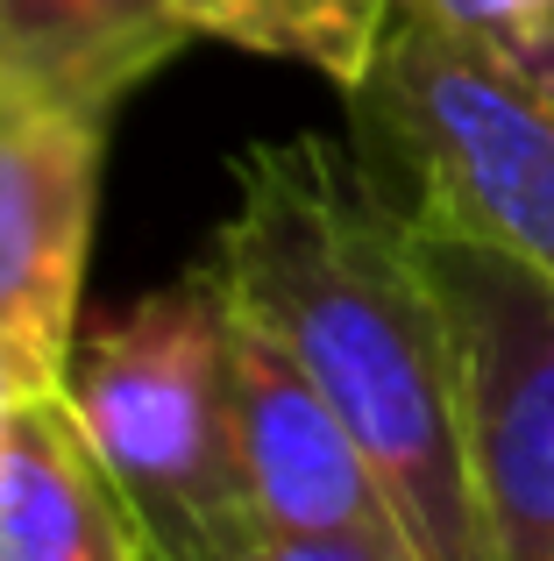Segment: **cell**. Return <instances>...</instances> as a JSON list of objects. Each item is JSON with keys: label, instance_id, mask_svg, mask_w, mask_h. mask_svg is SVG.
I'll list each match as a JSON object with an SVG mask.
<instances>
[{"label": "cell", "instance_id": "cell-1", "mask_svg": "<svg viewBox=\"0 0 554 561\" xmlns=\"http://www.w3.org/2000/svg\"><path fill=\"white\" fill-rule=\"evenodd\" d=\"M235 299L327 391L370 455L413 561H498L462 405V348L405 206L362 150L327 136L256 142L213 234Z\"/></svg>", "mask_w": 554, "mask_h": 561}, {"label": "cell", "instance_id": "cell-2", "mask_svg": "<svg viewBox=\"0 0 554 561\" xmlns=\"http://www.w3.org/2000/svg\"><path fill=\"white\" fill-rule=\"evenodd\" d=\"M235 291L221 256L178 271L71 342L65 405L157 561H242L264 540L242 477L235 383H228Z\"/></svg>", "mask_w": 554, "mask_h": 561}, {"label": "cell", "instance_id": "cell-3", "mask_svg": "<svg viewBox=\"0 0 554 561\" xmlns=\"http://www.w3.org/2000/svg\"><path fill=\"white\" fill-rule=\"evenodd\" d=\"M348 114L362 164L413 220L554 277V85L399 8Z\"/></svg>", "mask_w": 554, "mask_h": 561}, {"label": "cell", "instance_id": "cell-4", "mask_svg": "<svg viewBox=\"0 0 554 561\" xmlns=\"http://www.w3.org/2000/svg\"><path fill=\"white\" fill-rule=\"evenodd\" d=\"M413 242L455 320L490 554L554 561V277L427 220Z\"/></svg>", "mask_w": 554, "mask_h": 561}, {"label": "cell", "instance_id": "cell-5", "mask_svg": "<svg viewBox=\"0 0 554 561\" xmlns=\"http://www.w3.org/2000/svg\"><path fill=\"white\" fill-rule=\"evenodd\" d=\"M100 150L107 122L0 71V370L14 391H65Z\"/></svg>", "mask_w": 554, "mask_h": 561}, {"label": "cell", "instance_id": "cell-6", "mask_svg": "<svg viewBox=\"0 0 554 561\" xmlns=\"http://www.w3.org/2000/svg\"><path fill=\"white\" fill-rule=\"evenodd\" d=\"M228 383H235L242 477H250L264 540H356L391 561H413L370 455L356 448L327 391L299 370V356L242 299L228 328Z\"/></svg>", "mask_w": 554, "mask_h": 561}, {"label": "cell", "instance_id": "cell-7", "mask_svg": "<svg viewBox=\"0 0 554 561\" xmlns=\"http://www.w3.org/2000/svg\"><path fill=\"white\" fill-rule=\"evenodd\" d=\"M0 561H142L65 391L0 412Z\"/></svg>", "mask_w": 554, "mask_h": 561}, {"label": "cell", "instance_id": "cell-8", "mask_svg": "<svg viewBox=\"0 0 554 561\" xmlns=\"http://www.w3.org/2000/svg\"><path fill=\"white\" fill-rule=\"evenodd\" d=\"M193 43L178 0H0V71L114 122L157 65Z\"/></svg>", "mask_w": 554, "mask_h": 561}, {"label": "cell", "instance_id": "cell-9", "mask_svg": "<svg viewBox=\"0 0 554 561\" xmlns=\"http://www.w3.org/2000/svg\"><path fill=\"white\" fill-rule=\"evenodd\" d=\"M178 14L193 22V36L313 65L348 93L370 71L399 0H178Z\"/></svg>", "mask_w": 554, "mask_h": 561}, {"label": "cell", "instance_id": "cell-10", "mask_svg": "<svg viewBox=\"0 0 554 561\" xmlns=\"http://www.w3.org/2000/svg\"><path fill=\"white\" fill-rule=\"evenodd\" d=\"M405 14L455 28L462 43L490 50L498 65L554 85V0H399Z\"/></svg>", "mask_w": 554, "mask_h": 561}, {"label": "cell", "instance_id": "cell-11", "mask_svg": "<svg viewBox=\"0 0 554 561\" xmlns=\"http://www.w3.org/2000/svg\"><path fill=\"white\" fill-rule=\"evenodd\" d=\"M242 561H391V554L356 548V540H256Z\"/></svg>", "mask_w": 554, "mask_h": 561}, {"label": "cell", "instance_id": "cell-12", "mask_svg": "<svg viewBox=\"0 0 554 561\" xmlns=\"http://www.w3.org/2000/svg\"><path fill=\"white\" fill-rule=\"evenodd\" d=\"M8 398H14V383H8V370H0V412H8Z\"/></svg>", "mask_w": 554, "mask_h": 561}, {"label": "cell", "instance_id": "cell-13", "mask_svg": "<svg viewBox=\"0 0 554 561\" xmlns=\"http://www.w3.org/2000/svg\"><path fill=\"white\" fill-rule=\"evenodd\" d=\"M142 561H157V554H142Z\"/></svg>", "mask_w": 554, "mask_h": 561}]
</instances>
